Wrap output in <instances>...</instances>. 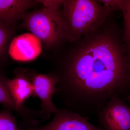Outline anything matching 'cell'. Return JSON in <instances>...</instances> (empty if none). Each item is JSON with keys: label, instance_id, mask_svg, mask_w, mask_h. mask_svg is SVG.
I'll use <instances>...</instances> for the list:
<instances>
[{"label": "cell", "instance_id": "cell-1", "mask_svg": "<svg viewBox=\"0 0 130 130\" xmlns=\"http://www.w3.org/2000/svg\"><path fill=\"white\" fill-rule=\"evenodd\" d=\"M112 36L87 40L63 64L56 85L67 109L90 118L110 99L130 91V61Z\"/></svg>", "mask_w": 130, "mask_h": 130}, {"label": "cell", "instance_id": "cell-2", "mask_svg": "<svg viewBox=\"0 0 130 130\" xmlns=\"http://www.w3.org/2000/svg\"><path fill=\"white\" fill-rule=\"evenodd\" d=\"M61 13L64 22L66 39L71 42L95 30L109 12L91 0L64 1Z\"/></svg>", "mask_w": 130, "mask_h": 130}, {"label": "cell", "instance_id": "cell-3", "mask_svg": "<svg viewBox=\"0 0 130 130\" xmlns=\"http://www.w3.org/2000/svg\"><path fill=\"white\" fill-rule=\"evenodd\" d=\"M22 19L23 28L36 36L47 48L66 39L64 22L58 10L43 8L26 13Z\"/></svg>", "mask_w": 130, "mask_h": 130}, {"label": "cell", "instance_id": "cell-4", "mask_svg": "<svg viewBox=\"0 0 130 130\" xmlns=\"http://www.w3.org/2000/svg\"><path fill=\"white\" fill-rule=\"evenodd\" d=\"M97 116L105 130H130V107L120 97L110 99Z\"/></svg>", "mask_w": 130, "mask_h": 130}, {"label": "cell", "instance_id": "cell-5", "mask_svg": "<svg viewBox=\"0 0 130 130\" xmlns=\"http://www.w3.org/2000/svg\"><path fill=\"white\" fill-rule=\"evenodd\" d=\"M89 119L67 108L59 109L46 125L27 130H105L90 123Z\"/></svg>", "mask_w": 130, "mask_h": 130}, {"label": "cell", "instance_id": "cell-6", "mask_svg": "<svg viewBox=\"0 0 130 130\" xmlns=\"http://www.w3.org/2000/svg\"><path fill=\"white\" fill-rule=\"evenodd\" d=\"M33 86L32 95L39 98L41 101L42 112L50 115L55 113L58 109L52 101V97L59 89L56 85L59 79L56 75L32 73L29 76Z\"/></svg>", "mask_w": 130, "mask_h": 130}, {"label": "cell", "instance_id": "cell-7", "mask_svg": "<svg viewBox=\"0 0 130 130\" xmlns=\"http://www.w3.org/2000/svg\"><path fill=\"white\" fill-rule=\"evenodd\" d=\"M42 49L41 42L36 36L31 33H25L12 40L8 53L14 60L28 61L37 58Z\"/></svg>", "mask_w": 130, "mask_h": 130}, {"label": "cell", "instance_id": "cell-8", "mask_svg": "<svg viewBox=\"0 0 130 130\" xmlns=\"http://www.w3.org/2000/svg\"><path fill=\"white\" fill-rule=\"evenodd\" d=\"M13 79H6V85L13 100L16 111L20 113L24 110L22 107L26 100L33 93V86L28 73L23 70L14 71Z\"/></svg>", "mask_w": 130, "mask_h": 130}, {"label": "cell", "instance_id": "cell-9", "mask_svg": "<svg viewBox=\"0 0 130 130\" xmlns=\"http://www.w3.org/2000/svg\"><path fill=\"white\" fill-rule=\"evenodd\" d=\"M37 3V1L0 0V22L12 25L23 19L26 10Z\"/></svg>", "mask_w": 130, "mask_h": 130}, {"label": "cell", "instance_id": "cell-10", "mask_svg": "<svg viewBox=\"0 0 130 130\" xmlns=\"http://www.w3.org/2000/svg\"><path fill=\"white\" fill-rule=\"evenodd\" d=\"M119 10L123 14L124 40L130 51V0H121Z\"/></svg>", "mask_w": 130, "mask_h": 130}, {"label": "cell", "instance_id": "cell-11", "mask_svg": "<svg viewBox=\"0 0 130 130\" xmlns=\"http://www.w3.org/2000/svg\"><path fill=\"white\" fill-rule=\"evenodd\" d=\"M5 78L0 74V104L9 111H16V106L6 85Z\"/></svg>", "mask_w": 130, "mask_h": 130}, {"label": "cell", "instance_id": "cell-12", "mask_svg": "<svg viewBox=\"0 0 130 130\" xmlns=\"http://www.w3.org/2000/svg\"><path fill=\"white\" fill-rule=\"evenodd\" d=\"M12 35L11 25L0 22V63L4 57Z\"/></svg>", "mask_w": 130, "mask_h": 130}, {"label": "cell", "instance_id": "cell-13", "mask_svg": "<svg viewBox=\"0 0 130 130\" xmlns=\"http://www.w3.org/2000/svg\"><path fill=\"white\" fill-rule=\"evenodd\" d=\"M0 130H21L11 111L6 109L0 111Z\"/></svg>", "mask_w": 130, "mask_h": 130}, {"label": "cell", "instance_id": "cell-14", "mask_svg": "<svg viewBox=\"0 0 130 130\" xmlns=\"http://www.w3.org/2000/svg\"><path fill=\"white\" fill-rule=\"evenodd\" d=\"M38 3L42 4L44 8L52 10H58L60 5H63L64 1L57 0H41L37 1Z\"/></svg>", "mask_w": 130, "mask_h": 130}, {"label": "cell", "instance_id": "cell-15", "mask_svg": "<svg viewBox=\"0 0 130 130\" xmlns=\"http://www.w3.org/2000/svg\"><path fill=\"white\" fill-rule=\"evenodd\" d=\"M104 5V7L110 11L112 10H119L121 0L119 1H99Z\"/></svg>", "mask_w": 130, "mask_h": 130}, {"label": "cell", "instance_id": "cell-16", "mask_svg": "<svg viewBox=\"0 0 130 130\" xmlns=\"http://www.w3.org/2000/svg\"><path fill=\"white\" fill-rule=\"evenodd\" d=\"M126 100H128L130 102V93L128 95L126 96Z\"/></svg>", "mask_w": 130, "mask_h": 130}, {"label": "cell", "instance_id": "cell-17", "mask_svg": "<svg viewBox=\"0 0 130 130\" xmlns=\"http://www.w3.org/2000/svg\"><path fill=\"white\" fill-rule=\"evenodd\" d=\"M129 70L130 71V61L129 63Z\"/></svg>", "mask_w": 130, "mask_h": 130}]
</instances>
